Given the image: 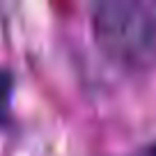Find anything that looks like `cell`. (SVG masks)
Returning <instances> with one entry per match:
<instances>
[{"label": "cell", "instance_id": "6da1fadb", "mask_svg": "<svg viewBox=\"0 0 156 156\" xmlns=\"http://www.w3.org/2000/svg\"><path fill=\"white\" fill-rule=\"evenodd\" d=\"M101 51L131 67H156V0H106L92 9Z\"/></svg>", "mask_w": 156, "mask_h": 156}, {"label": "cell", "instance_id": "7a4b0ae2", "mask_svg": "<svg viewBox=\"0 0 156 156\" xmlns=\"http://www.w3.org/2000/svg\"><path fill=\"white\" fill-rule=\"evenodd\" d=\"M12 90H14V76L7 69H0V115H5L9 108Z\"/></svg>", "mask_w": 156, "mask_h": 156}, {"label": "cell", "instance_id": "3957f363", "mask_svg": "<svg viewBox=\"0 0 156 156\" xmlns=\"http://www.w3.org/2000/svg\"><path fill=\"white\" fill-rule=\"evenodd\" d=\"M133 156H156V142H151V145L142 147L140 151H136Z\"/></svg>", "mask_w": 156, "mask_h": 156}]
</instances>
